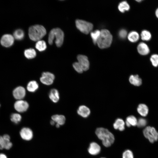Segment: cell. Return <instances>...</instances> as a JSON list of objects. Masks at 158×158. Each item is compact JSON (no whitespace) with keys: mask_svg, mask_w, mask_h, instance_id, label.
<instances>
[{"mask_svg":"<svg viewBox=\"0 0 158 158\" xmlns=\"http://www.w3.org/2000/svg\"><path fill=\"white\" fill-rule=\"evenodd\" d=\"M46 30L42 25H35L30 27L28 30V35L30 39L32 41H37L45 35Z\"/></svg>","mask_w":158,"mask_h":158,"instance_id":"cell-2","label":"cell"},{"mask_svg":"<svg viewBox=\"0 0 158 158\" xmlns=\"http://www.w3.org/2000/svg\"><path fill=\"white\" fill-rule=\"evenodd\" d=\"M29 104L25 101L19 100L16 101L14 104L15 109L19 112H23L26 111L29 107Z\"/></svg>","mask_w":158,"mask_h":158,"instance_id":"cell-7","label":"cell"},{"mask_svg":"<svg viewBox=\"0 0 158 158\" xmlns=\"http://www.w3.org/2000/svg\"><path fill=\"white\" fill-rule=\"evenodd\" d=\"M4 140L6 141H10V136L7 134H5L2 136Z\"/></svg>","mask_w":158,"mask_h":158,"instance_id":"cell-39","label":"cell"},{"mask_svg":"<svg viewBox=\"0 0 158 158\" xmlns=\"http://www.w3.org/2000/svg\"><path fill=\"white\" fill-rule=\"evenodd\" d=\"M100 34V31L99 30H96L91 32L90 35L94 44H97Z\"/></svg>","mask_w":158,"mask_h":158,"instance_id":"cell-28","label":"cell"},{"mask_svg":"<svg viewBox=\"0 0 158 158\" xmlns=\"http://www.w3.org/2000/svg\"><path fill=\"white\" fill-rule=\"evenodd\" d=\"M137 110L138 113L143 117L146 116L149 111L148 107L146 105L143 104H141L138 105Z\"/></svg>","mask_w":158,"mask_h":158,"instance_id":"cell-18","label":"cell"},{"mask_svg":"<svg viewBox=\"0 0 158 158\" xmlns=\"http://www.w3.org/2000/svg\"><path fill=\"white\" fill-rule=\"evenodd\" d=\"M143 133L145 137L151 143L157 141L158 140V132L153 127H146L143 130Z\"/></svg>","mask_w":158,"mask_h":158,"instance_id":"cell-5","label":"cell"},{"mask_svg":"<svg viewBox=\"0 0 158 158\" xmlns=\"http://www.w3.org/2000/svg\"><path fill=\"white\" fill-rule=\"evenodd\" d=\"M20 134L22 139L26 141L30 140L33 137L32 130L28 127H24L22 128L20 132Z\"/></svg>","mask_w":158,"mask_h":158,"instance_id":"cell-9","label":"cell"},{"mask_svg":"<svg viewBox=\"0 0 158 158\" xmlns=\"http://www.w3.org/2000/svg\"><path fill=\"white\" fill-rule=\"evenodd\" d=\"M112 41V36L110 32L107 29H103L100 31L97 44L101 49L106 48L110 46Z\"/></svg>","mask_w":158,"mask_h":158,"instance_id":"cell-4","label":"cell"},{"mask_svg":"<svg viewBox=\"0 0 158 158\" xmlns=\"http://www.w3.org/2000/svg\"><path fill=\"white\" fill-rule=\"evenodd\" d=\"M130 83L135 86H139L142 83V79L138 75H131L129 78Z\"/></svg>","mask_w":158,"mask_h":158,"instance_id":"cell-19","label":"cell"},{"mask_svg":"<svg viewBox=\"0 0 158 158\" xmlns=\"http://www.w3.org/2000/svg\"><path fill=\"white\" fill-rule=\"evenodd\" d=\"M78 62L83 71H87L89 68L90 63L87 57L84 55L79 54L77 56Z\"/></svg>","mask_w":158,"mask_h":158,"instance_id":"cell-8","label":"cell"},{"mask_svg":"<svg viewBox=\"0 0 158 158\" xmlns=\"http://www.w3.org/2000/svg\"><path fill=\"white\" fill-rule=\"evenodd\" d=\"M128 38L130 42H135L138 40L139 35L137 32L134 31H132L128 35Z\"/></svg>","mask_w":158,"mask_h":158,"instance_id":"cell-22","label":"cell"},{"mask_svg":"<svg viewBox=\"0 0 158 158\" xmlns=\"http://www.w3.org/2000/svg\"><path fill=\"white\" fill-rule=\"evenodd\" d=\"M75 25L78 29L86 34L90 32L93 27L92 23L82 20H76L75 21Z\"/></svg>","mask_w":158,"mask_h":158,"instance_id":"cell-6","label":"cell"},{"mask_svg":"<svg viewBox=\"0 0 158 158\" xmlns=\"http://www.w3.org/2000/svg\"><path fill=\"white\" fill-rule=\"evenodd\" d=\"M50 124L52 125H54L55 124V123L54 121L53 120H52L50 121Z\"/></svg>","mask_w":158,"mask_h":158,"instance_id":"cell-42","label":"cell"},{"mask_svg":"<svg viewBox=\"0 0 158 158\" xmlns=\"http://www.w3.org/2000/svg\"><path fill=\"white\" fill-rule=\"evenodd\" d=\"M47 47L46 43L44 40L38 41L35 44L36 48L40 51L45 50L46 49Z\"/></svg>","mask_w":158,"mask_h":158,"instance_id":"cell-25","label":"cell"},{"mask_svg":"<svg viewBox=\"0 0 158 158\" xmlns=\"http://www.w3.org/2000/svg\"><path fill=\"white\" fill-rule=\"evenodd\" d=\"M73 66L75 70L78 73H82L83 72V71L82 67L78 62L73 63Z\"/></svg>","mask_w":158,"mask_h":158,"instance_id":"cell-34","label":"cell"},{"mask_svg":"<svg viewBox=\"0 0 158 158\" xmlns=\"http://www.w3.org/2000/svg\"><path fill=\"white\" fill-rule=\"evenodd\" d=\"M51 118L52 120L54 121L56 124H59L60 126L63 125L66 121L65 116L62 115H54L51 116Z\"/></svg>","mask_w":158,"mask_h":158,"instance_id":"cell-17","label":"cell"},{"mask_svg":"<svg viewBox=\"0 0 158 158\" xmlns=\"http://www.w3.org/2000/svg\"></svg>","mask_w":158,"mask_h":158,"instance_id":"cell-46","label":"cell"},{"mask_svg":"<svg viewBox=\"0 0 158 158\" xmlns=\"http://www.w3.org/2000/svg\"><path fill=\"white\" fill-rule=\"evenodd\" d=\"M0 158H7V157L5 154L0 153Z\"/></svg>","mask_w":158,"mask_h":158,"instance_id":"cell-40","label":"cell"},{"mask_svg":"<svg viewBox=\"0 0 158 158\" xmlns=\"http://www.w3.org/2000/svg\"><path fill=\"white\" fill-rule=\"evenodd\" d=\"M42 76H44L49 77L51 78L54 80L55 78L54 75L53 74L48 72H43L42 73Z\"/></svg>","mask_w":158,"mask_h":158,"instance_id":"cell-36","label":"cell"},{"mask_svg":"<svg viewBox=\"0 0 158 158\" xmlns=\"http://www.w3.org/2000/svg\"><path fill=\"white\" fill-rule=\"evenodd\" d=\"M49 97L54 103H57L59 100V95L58 90L56 89H51L49 93Z\"/></svg>","mask_w":158,"mask_h":158,"instance_id":"cell-16","label":"cell"},{"mask_svg":"<svg viewBox=\"0 0 158 158\" xmlns=\"http://www.w3.org/2000/svg\"><path fill=\"white\" fill-rule=\"evenodd\" d=\"M5 141L6 143L4 145V148L6 150H9L12 147V143L10 141H7L6 140Z\"/></svg>","mask_w":158,"mask_h":158,"instance_id":"cell-38","label":"cell"},{"mask_svg":"<svg viewBox=\"0 0 158 158\" xmlns=\"http://www.w3.org/2000/svg\"><path fill=\"white\" fill-rule=\"evenodd\" d=\"M122 157V158H134V155L131 150L128 149L123 152Z\"/></svg>","mask_w":158,"mask_h":158,"instance_id":"cell-32","label":"cell"},{"mask_svg":"<svg viewBox=\"0 0 158 158\" xmlns=\"http://www.w3.org/2000/svg\"><path fill=\"white\" fill-rule=\"evenodd\" d=\"M138 120L136 118L133 116H130L126 118L125 122V124L128 127L132 126H137Z\"/></svg>","mask_w":158,"mask_h":158,"instance_id":"cell-20","label":"cell"},{"mask_svg":"<svg viewBox=\"0 0 158 158\" xmlns=\"http://www.w3.org/2000/svg\"><path fill=\"white\" fill-rule=\"evenodd\" d=\"M13 35L14 38L17 40H21L23 38L24 33L22 30L19 29L17 30L14 31Z\"/></svg>","mask_w":158,"mask_h":158,"instance_id":"cell-27","label":"cell"},{"mask_svg":"<svg viewBox=\"0 0 158 158\" xmlns=\"http://www.w3.org/2000/svg\"><path fill=\"white\" fill-rule=\"evenodd\" d=\"M77 112L81 117L86 118L90 115V109L85 105H81L78 107Z\"/></svg>","mask_w":158,"mask_h":158,"instance_id":"cell-14","label":"cell"},{"mask_svg":"<svg viewBox=\"0 0 158 158\" xmlns=\"http://www.w3.org/2000/svg\"><path fill=\"white\" fill-rule=\"evenodd\" d=\"M13 95L16 99L22 100L25 97L26 94L25 90L22 86H18L15 88L13 91Z\"/></svg>","mask_w":158,"mask_h":158,"instance_id":"cell-11","label":"cell"},{"mask_svg":"<svg viewBox=\"0 0 158 158\" xmlns=\"http://www.w3.org/2000/svg\"><path fill=\"white\" fill-rule=\"evenodd\" d=\"M40 80L42 83L48 85L52 84L54 82V80L51 78L44 76H42L40 78Z\"/></svg>","mask_w":158,"mask_h":158,"instance_id":"cell-29","label":"cell"},{"mask_svg":"<svg viewBox=\"0 0 158 158\" xmlns=\"http://www.w3.org/2000/svg\"><path fill=\"white\" fill-rule=\"evenodd\" d=\"M39 87V85L36 81L32 80L28 83L27 88L29 92H33L37 91Z\"/></svg>","mask_w":158,"mask_h":158,"instance_id":"cell-21","label":"cell"},{"mask_svg":"<svg viewBox=\"0 0 158 158\" xmlns=\"http://www.w3.org/2000/svg\"><path fill=\"white\" fill-rule=\"evenodd\" d=\"M137 49L139 53L142 55H147L150 52V49L145 43L141 42L138 44Z\"/></svg>","mask_w":158,"mask_h":158,"instance_id":"cell-13","label":"cell"},{"mask_svg":"<svg viewBox=\"0 0 158 158\" xmlns=\"http://www.w3.org/2000/svg\"><path fill=\"white\" fill-rule=\"evenodd\" d=\"M125 123L121 118H117L113 125L114 129L118 130L120 131L124 130L125 129Z\"/></svg>","mask_w":158,"mask_h":158,"instance_id":"cell-15","label":"cell"},{"mask_svg":"<svg viewBox=\"0 0 158 158\" xmlns=\"http://www.w3.org/2000/svg\"><path fill=\"white\" fill-rule=\"evenodd\" d=\"M95 133L98 138L102 140L103 145L105 147L110 146L114 141V135L106 128H98L96 129Z\"/></svg>","mask_w":158,"mask_h":158,"instance_id":"cell-1","label":"cell"},{"mask_svg":"<svg viewBox=\"0 0 158 158\" xmlns=\"http://www.w3.org/2000/svg\"><path fill=\"white\" fill-rule=\"evenodd\" d=\"M140 36L142 40L145 41L150 40L152 37L150 32L146 30H143L141 32Z\"/></svg>","mask_w":158,"mask_h":158,"instance_id":"cell-26","label":"cell"},{"mask_svg":"<svg viewBox=\"0 0 158 158\" xmlns=\"http://www.w3.org/2000/svg\"><path fill=\"white\" fill-rule=\"evenodd\" d=\"M14 38L10 34H5L2 37L1 40V43L4 47H9L13 44Z\"/></svg>","mask_w":158,"mask_h":158,"instance_id":"cell-10","label":"cell"},{"mask_svg":"<svg viewBox=\"0 0 158 158\" xmlns=\"http://www.w3.org/2000/svg\"><path fill=\"white\" fill-rule=\"evenodd\" d=\"M155 14L157 18H158V8L156 10Z\"/></svg>","mask_w":158,"mask_h":158,"instance_id":"cell-41","label":"cell"},{"mask_svg":"<svg viewBox=\"0 0 158 158\" xmlns=\"http://www.w3.org/2000/svg\"><path fill=\"white\" fill-rule=\"evenodd\" d=\"M24 54L25 56L27 58L30 59L34 58L36 55L35 51L32 48L25 50L24 51Z\"/></svg>","mask_w":158,"mask_h":158,"instance_id":"cell-23","label":"cell"},{"mask_svg":"<svg viewBox=\"0 0 158 158\" xmlns=\"http://www.w3.org/2000/svg\"><path fill=\"white\" fill-rule=\"evenodd\" d=\"M150 61L152 65L157 67L158 66V54H153L151 55L150 58Z\"/></svg>","mask_w":158,"mask_h":158,"instance_id":"cell-31","label":"cell"},{"mask_svg":"<svg viewBox=\"0 0 158 158\" xmlns=\"http://www.w3.org/2000/svg\"><path fill=\"white\" fill-rule=\"evenodd\" d=\"M119 10L122 13L128 11L130 8V6L126 1H122L119 3L118 6Z\"/></svg>","mask_w":158,"mask_h":158,"instance_id":"cell-24","label":"cell"},{"mask_svg":"<svg viewBox=\"0 0 158 158\" xmlns=\"http://www.w3.org/2000/svg\"><path fill=\"white\" fill-rule=\"evenodd\" d=\"M60 125H59V124H56V127H57V128H59L60 127Z\"/></svg>","mask_w":158,"mask_h":158,"instance_id":"cell-43","label":"cell"},{"mask_svg":"<svg viewBox=\"0 0 158 158\" xmlns=\"http://www.w3.org/2000/svg\"><path fill=\"white\" fill-rule=\"evenodd\" d=\"M101 150L100 146L97 142H91L88 149L89 153L91 155H95L98 154Z\"/></svg>","mask_w":158,"mask_h":158,"instance_id":"cell-12","label":"cell"},{"mask_svg":"<svg viewBox=\"0 0 158 158\" xmlns=\"http://www.w3.org/2000/svg\"><path fill=\"white\" fill-rule=\"evenodd\" d=\"M146 120L143 118H140L138 120L137 126L139 128L145 127L147 124Z\"/></svg>","mask_w":158,"mask_h":158,"instance_id":"cell-33","label":"cell"},{"mask_svg":"<svg viewBox=\"0 0 158 158\" xmlns=\"http://www.w3.org/2000/svg\"><path fill=\"white\" fill-rule=\"evenodd\" d=\"M101 158H105V157H101Z\"/></svg>","mask_w":158,"mask_h":158,"instance_id":"cell-45","label":"cell"},{"mask_svg":"<svg viewBox=\"0 0 158 158\" xmlns=\"http://www.w3.org/2000/svg\"><path fill=\"white\" fill-rule=\"evenodd\" d=\"M64 37V33L61 29L59 28H53L50 31L49 34L48 42L49 44L52 45L55 38L56 45L58 47H60L63 44Z\"/></svg>","mask_w":158,"mask_h":158,"instance_id":"cell-3","label":"cell"},{"mask_svg":"<svg viewBox=\"0 0 158 158\" xmlns=\"http://www.w3.org/2000/svg\"><path fill=\"white\" fill-rule=\"evenodd\" d=\"M142 1V0H137L136 1L139 2H140L141 1Z\"/></svg>","mask_w":158,"mask_h":158,"instance_id":"cell-44","label":"cell"},{"mask_svg":"<svg viewBox=\"0 0 158 158\" xmlns=\"http://www.w3.org/2000/svg\"><path fill=\"white\" fill-rule=\"evenodd\" d=\"M6 141L4 140L2 136H0V150L4 148Z\"/></svg>","mask_w":158,"mask_h":158,"instance_id":"cell-37","label":"cell"},{"mask_svg":"<svg viewBox=\"0 0 158 158\" xmlns=\"http://www.w3.org/2000/svg\"><path fill=\"white\" fill-rule=\"evenodd\" d=\"M21 116L18 113H13L11 116V120L15 124L18 123L21 120Z\"/></svg>","mask_w":158,"mask_h":158,"instance_id":"cell-30","label":"cell"},{"mask_svg":"<svg viewBox=\"0 0 158 158\" xmlns=\"http://www.w3.org/2000/svg\"><path fill=\"white\" fill-rule=\"evenodd\" d=\"M127 35V31L124 29L121 30L118 33V35L119 37L121 39H125Z\"/></svg>","mask_w":158,"mask_h":158,"instance_id":"cell-35","label":"cell"}]
</instances>
